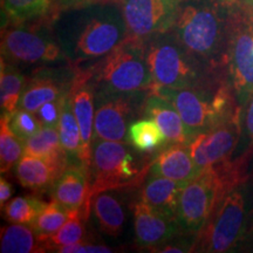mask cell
I'll return each mask as SVG.
<instances>
[{"instance_id":"obj_1","label":"cell","mask_w":253,"mask_h":253,"mask_svg":"<svg viewBox=\"0 0 253 253\" xmlns=\"http://www.w3.org/2000/svg\"><path fill=\"white\" fill-rule=\"evenodd\" d=\"M67 61H97L129 39L121 6L114 0L59 11L50 26Z\"/></svg>"},{"instance_id":"obj_2","label":"cell","mask_w":253,"mask_h":253,"mask_svg":"<svg viewBox=\"0 0 253 253\" xmlns=\"http://www.w3.org/2000/svg\"><path fill=\"white\" fill-rule=\"evenodd\" d=\"M232 0H183L172 32L191 55L203 63L226 62Z\"/></svg>"},{"instance_id":"obj_3","label":"cell","mask_w":253,"mask_h":253,"mask_svg":"<svg viewBox=\"0 0 253 253\" xmlns=\"http://www.w3.org/2000/svg\"><path fill=\"white\" fill-rule=\"evenodd\" d=\"M95 91L141 93L151 88L153 78L143 41L128 39L88 67Z\"/></svg>"},{"instance_id":"obj_4","label":"cell","mask_w":253,"mask_h":253,"mask_svg":"<svg viewBox=\"0 0 253 253\" xmlns=\"http://www.w3.org/2000/svg\"><path fill=\"white\" fill-rule=\"evenodd\" d=\"M151 90L175 106L184 122L189 140L225 122L242 108L233 107L231 91L226 86H220L212 91L202 89V84L182 89L151 88Z\"/></svg>"},{"instance_id":"obj_5","label":"cell","mask_w":253,"mask_h":253,"mask_svg":"<svg viewBox=\"0 0 253 253\" xmlns=\"http://www.w3.org/2000/svg\"><path fill=\"white\" fill-rule=\"evenodd\" d=\"M143 43L153 78L151 88L201 86L202 62L190 54L172 31L148 38Z\"/></svg>"},{"instance_id":"obj_6","label":"cell","mask_w":253,"mask_h":253,"mask_svg":"<svg viewBox=\"0 0 253 253\" xmlns=\"http://www.w3.org/2000/svg\"><path fill=\"white\" fill-rule=\"evenodd\" d=\"M129 142L94 138L90 162V191L84 205L88 218L91 198L103 190L122 189L130 185L141 175V164L135 148Z\"/></svg>"},{"instance_id":"obj_7","label":"cell","mask_w":253,"mask_h":253,"mask_svg":"<svg viewBox=\"0 0 253 253\" xmlns=\"http://www.w3.org/2000/svg\"><path fill=\"white\" fill-rule=\"evenodd\" d=\"M229 190L226 173L217 166L203 170L186 183L179 195L176 213L181 229L190 235L201 233Z\"/></svg>"},{"instance_id":"obj_8","label":"cell","mask_w":253,"mask_h":253,"mask_svg":"<svg viewBox=\"0 0 253 253\" xmlns=\"http://www.w3.org/2000/svg\"><path fill=\"white\" fill-rule=\"evenodd\" d=\"M1 59L13 65H52L67 61L52 28L30 23L2 26Z\"/></svg>"},{"instance_id":"obj_9","label":"cell","mask_w":253,"mask_h":253,"mask_svg":"<svg viewBox=\"0 0 253 253\" xmlns=\"http://www.w3.org/2000/svg\"><path fill=\"white\" fill-rule=\"evenodd\" d=\"M226 62L233 94L243 108L253 95V17L238 5L231 11Z\"/></svg>"},{"instance_id":"obj_10","label":"cell","mask_w":253,"mask_h":253,"mask_svg":"<svg viewBox=\"0 0 253 253\" xmlns=\"http://www.w3.org/2000/svg\"><path fill=\"white\" fill-rule=\"evenodd\" d=\"M246 218L248 210L243 190H229L211 219L201 231L199 251L220 253L232 250L244 233Z\"/></svg>"},{"instance_id":"obj_11","label":"cell","mask_w":253,"mask_h":253,"mask_svg":"<svg viewBox=\"0 0 253 253\" xmlns=\"http://www.w3.org/2000/svg\"><path fill=\"white\" fill-rule=\"evenodd\" d=\"M141 93L95 91L94 138L128 142V129L145 103Z\"/></svg>"},{"instance_id":"obj_12","label":"cell","mask_w":253,"mask_h":253,"mask_svg":"<svg viewBox=\"0 0 253 253\" xmlns=\"http://www.w3.org/2000/svg\"><path fill=\"white\" fill-rule=\"evenodd\" d=\"M183 0H119L129 39L144 41L172 30Z\"/></svg>"},{"instance_id":"obj_13","label":"cell","mask_w":253,"mask_h":253,"mask_svg":"<svg viewBox=\"0 0 253 253\" xmlns=\"http://www.w3.org/2000/svg\"><path fill=\"white\" fill-rule=\"evenodd\" d=\"M240 134V109L232 118L186 142L190 155L201 170L218 166L235 150Z\"/></svg>"},{"instance_id":"obj_14","label":"cell","mask_w":253,"mask_h":253,"mask_svg":"<svg viewBox=\"0 0 253 253\" xmlns=\"http://www.w3.org/2000/svg\"><path fill=\"white\" fill-rule=\"evenodd\" d=\"M77 71L69 67L42 68L34 72L19 101V108L36 114L43 104L71 93Z\"/></svg>"},{"instance_id":"obj_15","label":"cell","mask_w":253,"mask_h":253,"mask_svg":"<svg viewBox=\"0 0 253 253\" xmlns=\"http://www.w3.org/2000/svg\"><path fill=\"white\" fill-rule=\"evenodd\" d=\"M181 226L173 217L155 210L143 201L134 205L135 240L140 248L157 249L178 235Z\"/></svg>"},{"instance_id":"obj_16","label":"cell","mask_w":253,"mask_h":253,"mask_svg":"<svg viewBox=\"0 0 253 253\" xmlns=\"http://www.w3.org/2000/svg\"><path fill=\"white\" fill-rule=\"evenodd\" d=\"M73 110L80 126L82 137V162L90 168L91 149L94 141V119H95V88L90 80L89 71L78 69L77 77L69 93Z\"/></svg>"},{"instance_id":"obj_17","label":"cell","mask_w":253,"mask_h":253,"mask_svg":"<svg viewBox=\"0 0 253 253\" xmlns=\"http://www.w3.org/2000/svg\"><path fill=\"white\" fill-rule=\"evenodd\" d=\"M90 191V169L82 163H69L52 186L53 199L68 210L86 205Z\"/></svg>"},{"instance_id":"obj_18","label":"cell","mask_w":253,"mask_h":253,"mask_svg":"<svg viewBox=\"0 0 253 253\" xmlns=\"http://www.w3.org/2000/svg\"><path fill=\"white\" fill-rule=\"evenodd\" d=\"M67 166V161L24 154L14 167L15 176L24 188L43 190L53 186Z\"/></svg>"},{"instance_id":"obj_19","label":"cell","mask_w":253,"mask_h":253,"mask_svg":"<svg viewBox=\"0 0 253 253\" xmlns=\"http://www.w3.org/2000/svg\"><path fill=\"white\" fill-rule=\"evenodd\" d=\"M201 170L195 163L185 144L168 147L158 154L149 166V175L167 177L178 182H190L201 175Z\"/></svg>"},{"instance_id":"obj_20","label":"cell","mask_w":253,"mask_h":253,"mask_svg":"<svg viewBox=\"0 0 253 253\" xmlns=\"http://www.w3.org/2000/svg\"><path fill=\"white\" fill-rule=\"evenodd\" d=\"M144 115L157 123V126L162 129L167 142L173 144H185L189 141L184 122L175 106L166 97L153 90L145 99Z\"/></svg>"},{"instance_id":"obj_21","label":"cell","mask_w":253,"mask_h":253,"mask_svg":"<svg viewBox=\"0 0 253 253\" xmlns=\"http://www.w3.org/2000/svg\"><path fill=\"white\" fill-rule=\"evenodd\" d=\"M120 189L103 190L93 196L90 211L101 232L112 237H120L125 231L126 209Z\"/></svg>"},{"instance_id":"obj_22","label":"cell","mask_w":253,"mask_h":253,"mask_svg":"<svg viewBox=\"0 0 253 253\" xmlns=\"http://www.w3.org/2000/svg\"><path fill=\"white\" fill-rule=\"evenodd\" d=\"M186 183L149 175L141 192V201L167 216L176 218L179 195Z\"/></svg>"},{"instance_id":"obj_23","label":"cell","mask_w":253,"mask_h":253,"mask_svg":"<svg viewBox=\"0 0 253 253\" xmlns=\"http://www.w3.org/2000/svg\"><path fill=\"white\" fill-rule=\"evenodd\" d=\"M26 86L24 74L13 63L1 59L0 68V107L1 115H13L19 108V101Z\"/></svg>"},{"instance_id":"obj_24","label":"cell","mask_w":253,"mask_h":253,"mask_svg":"<svg viewBox=\"0 0 253 253\" xmlns=\"http://www.w3.org/2000/svg\"><path fill=\"white\" fill-rule=\"evenodd\" d=\"M42 245L36 231L26 224L11 223L1 229L0 252L1 253H33L43 252Z\"/></svg>"},{"instance_id":"obj_25","label":"cell","mask_w":253,"mask_h":253,"mask_svg":"<svg viewBox=\"0 0 253 253\" xmlns=\"http://www.w3.org/2000/svg\"><path fill=\"white\" fill-rule=\"evenodd\" d=\"M58 131L60 136V142H61L63 150H65L66 156H67L68 164H84V162H82L84 147H82L80 126H79L78 120L75 118L69 94L67 95V97H66L65 104H63V110L61 114V118H60Z\"/></svg>"},{"instance_id":"obj_26","label":"cell","mask_w":253,"mask_h":253,"mask_svg":"<svg viewBox=\"0 0 253 253\" xmlns=\"http://www.w3.org/2000/svg\"><path fill=\"white\" fill-rule=\"evenodd\" d=\"M2 14L7 24L33 23L47 17L53 7L54 0H1Z\"/></svg>"},{"instance_id":"obj_27","label":"cell","mask_w":253,"mask_h":253,"mask_svg":"<svg viewBox=\"0 0 253 253\" xmlns=\"http://www.w3.org/2000/svg\"><path fill=\"white\" fill-rule=\"evenodd\" d=\"M25 154L68 162L60 142L58 128L54 126H41L39 131L25 141Z\"/></svg>"},{"instance_id":"obj_28","label":"cell","mask_w":253,"mask_h":253,"mask_svg":"<svg viewBox=\"0 0 253 253\" xmlns=\"http://www.w3.org/2000/svg\"><path fill=\"white\" fill-rule=\"evenodd\" d=\"M25 154V142L9 126V115L0 119V172L7 173Z\"/></svg>"},{"instance_id":"obj_29","label":"cell","mask_w":253,"mask_h":253,"mask_svg":"<svg viewBox=\"0 0 253 253\" xmlns=\"http://www.w3.org/2000/svg\"><path fill=\"white\" fill-rule=\"evenodd\" d=\"M128 142L136 150L148 153L166 143L167 138L157 123L147 118L131 123L128 129Z\"/></svg>"},{"instance_id":"obj_30","label":"cell","mask_w":253,"mask_h":253,"mask_svg":"<svg viewBox=\"0 0 253 253\" xmlns=\"http://www.w3.org/2000/svg\"><path fill=\"white\" fill-rule=\"evenodd\" d=\"M86 220L87 218L84 216V208L69 210V216L66 223L61 226V229L43 242L45 249L56 251L62 246L72 245L81 242L82 238H84V221Z\"/></svg>"},{"instance_id":"obj_31","label":"cell","mask_w":253,"mask_h":253,"mask_svg":"<svg viewBox=\"0 0 253 253\" xmlns=\"http://www.w3.org/2000/svg\"><path fill=\"white\" fill-rule=\"evenodd\" d=\"M45 207V202L33 196H19L8 201L2 208V211L8 223L26 224L32 226Z\"/></svg>"},{"instance_id":"obj_32","label":"cell","mask_w":253,"mask_h":253,"mask_svg":"<svg viewBox=\"0 0 253 253\" xmlns=\"http://www.w3.org/2000/svg\"><path fill=\"white\" fill-rule=\"evenodd\" d=\"M69 216V210L65 208L58 202L53 199V202L46 204V207L42 209V211L39 213V216L32 224L37 236L39 237L41 243L54 235L55 232L61 229V226L66 223Z\"/></svg>"},{"instance_id":"obj_33","label":"cell","mask_w":253,"mask_h":253,"mask_svg":"<svg viewBox=\"0 0 253 253\" xmlns=\"http://www.w3.org/2000/svg\"><path fill=\"white\" fill-rule=\"evenodd\" d=\"M9 126L15 132V135L25 142L39 131L42 125L34 113L18 108L13 115L9 116Z\"/></svg>"},{"instance_id":"obj_34","label":"cell","mask_w":253,"mask_h":253,"mask_svg":"<svg viewBox=\"0 0 253 253\" xmlns=\"http://www.w3.org/2000/svg\"><path fill=\"white\" fill-rule=\"evenodd\" d=\"M66 97L45 103L36 113L37 118L39 119L42 126H54V128H58Z\"/></svg>"},{"instance_id":"obj_35","label":"cell","mask_w":253,"mask_h":253,"mask_svg":"<svg viewBox=\"0 0 253 253\" xmlns=\"http://www.w3.org/2000/svg\"><path fill=\"white\" fill-rule=\"evenodd\" d=\"M113 250L109 246L101 244H90V243L81 242L72 245L62 246L56 250V252L61 253H110Z\"/></svg>"},{"instance_id":"obj_36","label":"cell","mask_w":253,"mask_h":253,"mask_svg":"<svg viewBox=\"0 0 253 253\" xmlns=\"http://www.w3.org/2000/svg\"><path fill=\"white\" fill-rule=\"evenodd\" d=\"M12 192H13L12 184L4 176H1V178H0V207H1V210L8 202V199L11 198Z\"/></svg>"},{"instance_id":"obj_37","label":"cell","mask_w":253,"mask_h":253,"mask_svg":"<svg viewBox=\"0 0 253 253\" xmlns=\"http://www.w3.org/2000/svg\"><path fill=\"white\" fill-rule=\"evenodd\" d=\"M55 1V7L59 11L73 7H79V6H84L90 2L96 1V0H54Z\"/></svg>"},{"instance_id":"obj_38","label":"cell","mask_w":253,"mask_h":253,"mask_svg":"<svg viewBox=\"0 0 253 253\" xmlns=\"http://www.w3.org/2000/svg\"><path fill=\"white\" fill-rule=\"evenodd\" d=\"M245 128H246V132H248V136L250 137V140H251L253 143V95L249 101L248 109H246Z\"/></svg>"},{"instance_id":"obj_39","label":"cell","mask_w":253,"mask_h":253,"mask_svg":"<svg viewBox=\"0 0 253 253\" xmlns=\"http://www.w3.org/2000/svg\"><path fill=\"white\" fill-rule=\"evenodd\" d=\"M161 250H157V252H188L190 251V246L185 243H172V244L161 245ZM158 249V248H157Z\"/></svg>"},{"instance_id":"obj_40","label":"cell","mask_w":253,"mask_h":253,"mask_svg":"<svg viewBox=\"0 0 253 253\" xmlns=\"http://www.w3.org/2000/svg\"><path fill=\"white\" fill-rule=\"evenodd\" d=\"M233 2L253 17V0H233Z\"/></svg>"}]
</instances>
